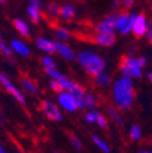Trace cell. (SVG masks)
I'll use <instances>...</instances> for the list:
<instances>
[{
  "label": "cell",
  "instance_id": "cell-36",
  "mask_svg": "<svg viewBox=\"0 0 152 153\" xmlns=\"http://www.w3.org/2000/svg\"><path fill=\"white\" fill-rule=\"evenodd\" d=\"M0 153H10V152L3 143H0Z\"/></svg>",
  "mask_w": 152,
  "mask_h": 153
},
{
  "label": "cell",
  "instance_id": "cell-25",
  "mask_svg": "<svg viewBox=\"0 0 152 153\" xmlns=\"http://www.w3.org/2000/svg\"><path fill=\"white\" fill-rule=\"evenodd\" d=\"M98 114H99V112L96 109H88L84 114V120L88 124H95L98 119Z\"/></svg>",
  "mask_w": 152,
  "mask_h": 153
},
{
  "label": "cell",
  "instance_id": "cell-38",
  "mask_svg": "<svg viewBox=\"0 0 152 153\" xmlns=\"http://www.w3.org/2000/svg\"><path fill=\"white\" fill-rule=\"evenodd\" d=\"M4 122V118H3V114H1V111H0V123Z\"/></svg>",
  "mask_w": 152,
  "mask_h": 153
},
{
  "label": "cell",
  "instance_id": "cell-1",
  "mask_svg": "<svg viewBox=\"0 0 152 153\" xmlns=\"http://www.w3.org/2000/svg\"><path fill=\"white\" fill-rule=\"evenodd\" d=\"M112 99L119 111H129L135 100V88L133 79L121 76L115 80L112 85Z\"/></svg>",
  "mask_w": 152,
  "mask_h": 153
},
{
  "label": "cell",
  "instance_id": "cell-29",
  "mask_svg": "<svg viewBox=\"0 0 152 153\" xmlns=\"http://www.w3.org/2000/svg\"><path fill=\"white\" fill-rule=\"evenodd\" d=\"M60 7H59V5L57 4H55V3H51L49 6H48V13L50 15V16H57V15H60Z\"/></svg>",
  "mask_w": 152,
  "mask_h": 153
},
{
  "label": "cell",
  "instance_id": "cell-33",
  "mask_svg": "<svg viewBox=\"0 0 152 153\" xmlns=\"http://www.w3.org/2000/svg\"><path fill=\"white\" fill-rule=\"evenodd\" d=\"M146 57H144V56H141V57H138V59H136V63H138V66L139 67H144L145 65H146Z\"/></svg>",
  "mask_w": 152,
  "mask_h": 153
},
{
  "label": "cell",
  "instance_id": "cell-20",
  "mask_svg": "<svg viewBox=\"0 0 152 153\" xmlns=\"http://www.w3.org/2000/svg\"><path fill=\"white\" fill-rule=\"evenodd\" d=\"M71 32L63 27H59V28H56L55 29V36L57 38V42H68L69 40V38H71Z\"/></svg>",
  "mask_w": 152,
  "mask_h": 153
},
{
  "label": "cell",
  "instance_id": "cell-12",
  "mask_svg": "<svg viewBox=\"0 0 152 153\" xmlns=\"http://www.w3.org/2000/svg\"><path fill=\"white\" fill-rule=\"evenodd\" d=\"M10 46H11L13 53L18 55L20 57H22V59L29 57V55H31V49H29V46H28L25 42H22V40H20V39H12V40L10 42Z\"/></svg>",
  "mask_w": 152,
  "mask_h": 153
},
{
  "label": "cell",
  "instance_id": "cell-22",
  "mask_svg": "<svg viewBox=\"0 0 152 153\" xmlns=\"http://www.w3.org/2000/svg\"><path fill=\"white\" fill-rule=\"evenodd\" d=\"M74 15H75V10L71 5H65L60 10V16L63 18V20H71V18L74 17Z\"/></svg>",
  "mask_w": 152,
  "mask_h": 153
},
{
  "label": "cell",
  "instance_id": "cell-17",
  "mask_svg": "<svg viewBox=\"0 0 152 153\" xmlns=\"http://www.w3.org/2000/svg\"><path fill=\"white\" fill-rule=\"evenodd\" d=\"M91 140H92L94 145L96 146L102 153H111V147H110V145L107 143V141H105L104 139H101L99 135H96V134L91 135Z\"/></svg>",
  "mask_w": 152,
  "mask_h": 153
},
{
  "label": "cell",
  "instance_id": "cell-32",
  "mask_svg": "<svg viewBox=\"0 0 152 153\" xmlns=\"http://www.w3.org/2000/svg\"><path fill=\"white\" fill-rule=\"evenodd\" d=\"M29 5L40 10L42 9V0H29Z\"/></svg>",
  "mask_w": 152,
  "mask_h": 153
},
{
  "label": "cell",
  "instance_id": "cell-3",
  "mask_svg": "<svg viewBox=\"0 0 152 153\" xmlns=\"http://www.w3.org/2000/svg\"><path fill=\"white\" fill-rule=\"evenodd\" d=\"M0 85H1V88H3L7 94H10L11 96H12L18 103H20V105H22V106H26V105H27V99H26V96H25L23 91H22L20 88H17V86L15 85V83L10 79V76L6 75V74L3 73V72H0Z\"/></svg>",
  "mask_w": 152,
  "mask_h": 153
},
{
  "label": "cell",
  "instance_id": "cell-21",
  "mask_svg": "<svg viewBox=\"0 0 152 153\" xmlns=\"http://www.w3.org/2000/svg\"><path fill=\"white\" fill-rule=\"evenodd\" d=\"M27 15L29 17V20L33 22V23H38L40 21V10L39 9H37L34 6H28L27 9Z\"/></svg>",
  "mask_w": 152,
  "mask_h": 153
},
{
  "label": "cell",
  "instance_id": "cell-15",
  "mask_svg": "<svg viewBox=\"0 0 152 153\" xmlns=\"http://www.w3.org/2000/svg\"><path fill=\"white\" fill-rule=\"evenodd\" d=\"M21 88L29 95H33V96H35L39 92V88H38L37 83L31 78H27V76H23L21 79Z\"/></svg>",
  "mask_w": 152,
  "mask_h": 153
},
{
  "label": "cell",
  "instance_id": "cell-13",
  "mask_svg": "<svg viewBox=\"0 0 152 153\" xmlns=\"http://www.w3.org/2000/svg\"><path fill=\"white\" fill-rule=\"evenodd\" d=\"M98 99L92 92H85V95L78 100V105H79V109H95L96 106Z\"/></svg>",
  "mask_w": 152,
  "mask_h": 153
},
{
  "label": "cell",
  "instance_id": "cell-37",
  "mask_svg": "<svg viewBox=\"0 0 152 153\" xmlns=\"http://www.w3.org/2000/svg\"><path fill=\"white\" fill-rule=\"evenodd\" d=\"M147 79L152 83V72H150V73H147Z\"/></svg>",
  "mask_w": 152,
  "mask_h": 153
},
{
  "label": "cell",
  "instance_id": "cell-24",
  "mask_svg": "<svg viewBox=\"0 0 152 153\" xmlns=\"http://www.w3.org/2000/svg\"><path fill=\"white\" fill-rule=\"evenodd\" d=\"M40 63L42 66L44 67V69H49V68H57L56 66V61L55 59L51 56V55H45L42 57V60H40Z\"/></svg>",
  "mask_w": 152,
  "mask_h": 153
},
{
  "label": "cell",
  "instance_id": "cell-10",
  "mask_svg": "<svg viewBox=\"0 0 152 153\" xmlns=\"http://www.w3.org/2000/svg\"><path fill=\"white\" fill-rule=\"evenodd\" d=\"M147 26H146V18H145V13L141 12L139 16H136V20L134 22V26H133V34L136 39H140L145 35V33H147Z\"/></svg>",
  "mask_w": 152,
  "mask_h": 153
},
{
  "label": "cell",
  "instance_id": "cell-5",
  "mask_svg": "<svg viewBox=\"0 0 152 153\" xmlns=\"http://www.w3.org/2000/svg\"><path fill=\"white\" fill-rule=\"evenodd\" d=\"M56 102L66 113H74L79 111L78 99L69 91H60L56 95Z\"/></svg>",
  "mask_w": 152,
  "mask_h": 153
},
{
  "label": "cell",
  "instance_id": "cell-8",
  "mask_svg": "<svg viewBox=\"0 0 152 153\" xmlns=\"http://www.w3.org/2000/svg\"><path fill=\"white\" fill-rule=\"evenodd\" d=\"M35 46L43 51L46 55H54L57 52V48H56V42L49 39L45 36H39L35 39Z\"/></svg>",
  "mask_w": 152,
  "mask_h": 153
},
{
  "label": "cell",
  "instance_id": "cell-23",
  "mask_svg": "<svg viewBox=\"0 0 152 153\" xmlns=\"http://www.w3.org/2000/svg\"><path fill=\"white\" fill-rule=\"evenodd\" d=\"M142 136V132H141V128L138 125V124H134L131 125L130 129H129V137L133 140V141H139Z\"/></svg>",
  "mask_w": 152,
  "mask_h": 153
},
{
  "label": "cell",
  "instance_id": "cell-28",
  "mask_svg": "<svg viewBox=\"0 0 152 153\" xmlns=\"http://www.w3.org/2000/svg\"><path fill=\"white\" fill-rule=\"evenodd\" d=\"M69 141L72 143V146L77 149V151H82L83 149V142L82 140L78 137V136H75V135H69Z\"/></svg>",
  "mask_w": 152,
  "mask_h": 153
},
{
  "label": "cell",
  "instance_id": "cell-14",
  "mask_svg": "<svg viewBox=\"0 0 152 153\" xmlns=\"http://www.w3.org/2000/svg\"><path fill=\"white\" fill-rule=\"evenodd\" d=\"M12 23H13L15 29L17 30V33L20 34V35H22V36H25V38H28V36L31 35L29 25H28L26 21H23L22 18H15Z\"/></svg>",
  "mask_w": 152,
  "mask_h": 153
},
{
  "label": "cell",
  "instance_id": "cell-41",
  "mask_svg": "<svg viewBox=\"0 0 152 153\" xmlns=\"http://www.w3.org/2000/svg\"><path fill=\"white\" fill-rule=\"evenodd\" d=\"M5 1H6V0H0V3H1V4H3V3H5Z\"/></svg>",
  "mask_w": 152,
  "mask_h": 153
},
{
  "label": "cell",
  "instance_id": "cell-2",
  "mask_svg": "<svg viewBox=\"0 0 152 153\" xmlns=\"http://www.w3.org/2000/svg\"><path fill=\"white\" fill-rule=\"evenodd\" d=\"M75 61L83 68V71L90 76H96L98 74L105 72L106 62L102 57L91 50H83L77 53Z\"/></svg>",
  "mask_w": 152,
  "mask_h": 153
},
{
  "label": "cell",
  "instance_id": "cell-40",
  "mask_svg": "<svg viewBox=\"0 0 152 153\" xmlns=\"http://www.w3.org/2000/svg\"><path fill=\"white\" fill-rule=\"evenodd\" d=\"M3 40V36H1V33H0V42Z\"/></svg>",
  "mask_w": 152,
  "mask_h": 153
},
{
  "label": "cell",
  "instance_id": "cell-30",
  "mask_svg": "<svg viewBox=\"0 0 152 153\" xmlns=\"http://www.w3.org/2000/svg\"><path fill=\"white\" fill-rule=\"evenodd\" d=\"M96 124H98L101 129H106V128H107V125H108V123H107V118L104 116V114H101L100 112H99V114H98Z\"/></svg>",
  "mask_w": 152,
  "mask_h": 153
},
{
  "label": "cell",
  "instance_id": "cell-27",
  "mask_svg": "<svg viewBox=\"0 0 152 153\" xmlns=\"http://www.w3.org/2000/svg\"><path fill=\"white\" fill-rule=\"evenodd\" d=\"M0 52H1L4 56H6V57H11L13 55V51H12L11 46L7 45L6 43H4L3 40L0 42Z\"/></svg>",
  "mask_w": 152,
  "mask_h": 153
},
{
  "label": "cell",
  "instance_id": "cell-42",
  "mask_svg": "<svg viewBox=\"0 0 152 153\" xmlns=\"http://www.w3.org/2000/svg\"><path fill=\"white\" fill-rule=\"evenodd\" d=\"M150 153H152V151H151V152H150Z\"/></svg>",
  "mask_w": 152,
  "mask_h": 153
},
{
  "label": "cell",
  "instance_id": "cell-19",
  "mask_svg": "<svg viewBox=\"0 0 152 153\" xmlns=\"http://www.w3.org/2000/svg\"><path fill=\"white\" fill-rule=\"evenodd\" d=\"M92 80H94V83L96 84L98 86H101V88H107V86L111 84V76H110L107 73L102 72V73L98 74L96 76H94Z\"/></svg>",
  "mask_w": 152,
  "mask_h": 153
},
{
  "label": "cell",
  "instance_id": "cell-9",
  "mask_svg": "<svg viewBox=\"0 0 152 153\" xmlns=\"http://www.w3.org/2000/svg\"><path fill=\"white\" fill-rule=\"evenodd\" d=\"M92 43L104 48H110L116 43L115 33H96L92 36Z\"/></svg>",
  "mask_w": 152,
  "mask_h": 153
},
{
  "label": "cell",
  "instance_id": "cell-34",
  "mask_svg": "<svg viewBox=\"0 0 152 153\" xmlns=\"http://www.w3.org/2000/svg\"><path fill=\"white\" fill-rule=\"evenodd\" d=\"M133 3H134V0H122V4L125 9H129L133 6Z\"/></svg>",
  "mask_w": 152,
  "mask_h": 153
},
{
  "label": "cell",
  "instance_id": "cell-7",
  "mask_svg": "<svg viewBox=\"0 0 152 153\" xmlns=\"http://www.w3.org/2000/svg\"><path fill=\"white\" fill-rule=\"evenodd\" d=\"M118 17H119V15H116V13L110 15L108 17H106L104 21H101L96 27H95L96 33H113L117 28Z\"/></svg>",
  "mask_w": 152,
  "mask_h": 153
},
{
  "label": "cell",
  "instance_id": "cell-26",
  "mask_svg": "<svg viewBox=\"0 0 152 153\" xmlns=\"http://www.w3.org/2000/svg\"><path fill=\"white\" fill-rule=\"evenodd\" d=\"M46 75L49 76V79H54V80H59L61 76L63 75V73H61L57 68H49V69H44Z\"/></svg>",
  "mask_w": 152,
  "mask_h": 153
},
{
  "label": "cell",
  "instance_id": "cell-4",
  "mask_svg": "<svg viewBox=\"0 0 152 153\" xmlns=\"http://www.w3.org/2000/svg\"><path fill=\"white\" fill-rule=\"evenodd\" d=\"M122 76L130 79H139L142 76V68L138 66L136 59L134 57H123L119 67Z\"/></svg>",
  "mask_w": 152,
  "mask_h": 153
},
{
  "label": "cell",
  "instance_id": "cell-11",
  "mask_svg": "<svg viewBox=\"0 0 152 153\" xmlns=\"http://www.w3.org/2000/svg\"><path fill=\"white\" fill-rule=\"evenodd\" d=\"M56 48H57V53L62 57L65 61L72 62V61H74L75 59H77V53L74 52V50L67 43L56 42Z\"/></svg>",
  "mask_w": 152,
  "mask_h": 153
},
{
  "label": "cell",
  "instance_id": "cell-39",
  "mask_svg": "<svg viewBox=\"0 0 152 153\" xmlns=\"http://www.w3.org/2000/svg\"><path fill=\"white\" fill-rule=\"evenodd\" d=\"M139 153H148L147 151H139Z\"/></svg>",
  "mask_w": 152,
  "mask_h": 153
},
{
  "label": "cell",
  "instance_id": "cell-16",
  "mask_svg": "<svg viewBox=\"0 0 152 153\" xmlns=\"http://www.w3.org/2000/svg\"><path fill=\"white\" fill-rule=\"evenodd\" d=\"M129 20H130V15L127 12H122L118 17V23H117V32H119L121 34H128L127 29H128V25H129Z\"/></svg>",
  "mask_w": 152,
  "mask_h": 153
},
{
  "label": "cell",
  "instance_id": "cell-31",
  "mask_svg": "<svg viewBox=\"0 0 152 153\" xmlns=\"http://www.w3.org/2000/svg\"><path fill=\"white\" fill-rule=\"evenodd\" d=\"M49 86H50V89H51L54 92H56V94H59L60 91H62V90H61V86H60V84H59L57 80L50 79V82H49Z\"/></svg>",
  "mask_w": 152,
  "mask_h": 153
},
{
  "label": "cell",
  "instance_id": "cell-6",
  "mask_svg": "<svg viewBox=\"0 0 152 153\" xmlns=\"http://www.w3.org/2000/svg\"><path fill=\"white\" fill-rule=\"evenodd\" d=\"M42 111L44 116L51 122L60 123L63 120V111L60 108L57 102L51 99H45L42 101Z\"/></svg>",
  "mask_w": 152,
  "mask_h": 153
},
{
  "label": "cell",
  "instance_id": "cell-18",
  "mask_svg": "<svg viewBox=\"0 0 152 153\" xmlns=\"http://www.w3.org/2000/svg\"><path fill=\"white\" fill-rule=\"evenodd\" d=\"M107 114H108V117L115 122V123H117L119 126H122L123 125V117H122V114L119 113V111L117 109V107H113V106H110V107H107Z\"/></svg>",
  "mask_w": 152,
  "mask_h": 153
},
{
  "label": "cell",
  "instance_id": "cell-35",
  "mask_svg": "<svg viewBox=\"0 0 152 153\" xmlns=\"http://www.w3.org/2000/svg\"><path fill=\"white\" fill-rule=\"evenodd\" d=\"M147 39H148L150 44H152V22L150 23V27L147 28Z\"/></svg>",
  "mask_w": 152,
  "mask_h": 153
}]
</instances>
